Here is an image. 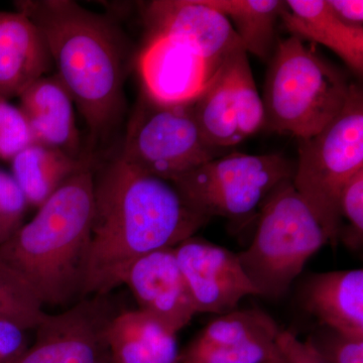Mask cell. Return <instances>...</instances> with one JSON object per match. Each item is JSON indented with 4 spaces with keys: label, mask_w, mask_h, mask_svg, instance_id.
<instances>
[{
    "label": "cell",
    "mask_w": 363,
    "mask_h": 363,
    "mask_svg": "<svg viewBox=\"0 0 363 363\" xmlns=\"http://www.w3.org/2000/svg\"><path fill=\"white\" fill-rule=\"evenodd\" d=\"M172 182L119 157L94 177V212L82 297L109 295L136 259L177 247L209 222Z\"/></svg>",
    "instance_id": "6da1fadb"
},
{
    "label": "cell",
    "mask_w": 363,
    "mask_h": 363,
    "mask_svg": "<svg viewBox=\"0 0 363 363\" xmlns=\"http://www.w3.org/2000/svg\"><path fill=\"white\" fill-rule=\"evenodd\" d=\"M14 6L40 28L57 77L91 133L106 135L124 105L126 47L116 25L71 0H20Z\"/></svg>",
    "instance_id": "7a4b0ae2"
},
{
    "label": "cell",
    "mask_w": 363,
    "mask_h": 363,
    "mask_svg": "<svg viewBox=\"0 0 363 363\" xmlns=\"http://www.w3.org/2000/svg\"><path fill=\"white\" fill-rule=\"evenodd\" d=\"M92 160L82 164L0 245V264L13 269L43 306H62L82 296L94 212Z\"/></svg>",
    "instance_id": "3957f363"
},
{
    "label": "cell",
    "mask_w": 363,
    "mask_h": 363,
    "mask_svg": "<svg viewBox=\"0 0 363 363\" xmlns=\"http://www.w3.org/2000/svg\"><path fill=\"white\" fill-rule=\"evenodd\" d=\"M352 83L329 62L291 35L278 40L262 98L272 133L305 140L321 133L342 111Z\"/></svg>",
    "instance_id": "277c9868"
},
{
    "label": "cell",
    "mask_w": 363,
    "mask_h": 363,
    "mask_svg": "<svg viewBox=\"0 0 363 363\" xmlns=\"http://www.w3.org/2000/svg\"><path fill=\"white\" fill-rule=\"evenodd\" d=\"M329 243L307 203L284 182L262 205L252 245L238 253L241 267L260 297H283L308 260Z\"/></svg>",
    "instance_id": "5b68a950"
},
{
    "label": "cell",
    "mask_w": 363,
    "mask_h": 363,
    "mask_svg": "<svg viewBox=\"0 0 363 363\" xmlns=\"http://www.w3.org/2000/svg\"><path fill=\"white\" fill-rule=\"evenodd\" d=\"M363 169V94L352 83L342 111L321 133L298 143L294 188L316 215L329 245L339 241V197Z\"/></svg>",
    "instance_id": "8992f818"
},
{
    "label": "cell",
    "mask_w": 363,
    "mask_h": 363,
    "mask_svg": "<svg viewBox=\"0 0 363 363\" xmlns=\"http://www.w3.org/2000/svg\"><path fill=\"white\" fill-rule=\"evenodd\" d=\"M295 167L281 154L229 152L203 162L172 183L202 216L247 221L259 213L281 184L292 180Z\"/></svg>",
    "instance_id": "52a82bcc"
},
{
    "label": "cell",
    "mask_w": 363,
    "mask_h": 363,
    "mask_svg": "<svg viewBox=\"0 0 363 363\" xmlns=\"http://www.w3.org/2000/svg\"><path fill=\"white\" fill-rule=\"evenodd\" d=\"M229 152L212 147L203 138L194 102L160 104L143 93L128 123L118 157L130 166L172 182Z\"/></svg>",
    "instance_id": "ba28073f"
},
{
    "label": "cell",
    "mask_w": 363,
    "mask_h": 363,
    "mask_svg": "<svg viewBox=\"0 0 363 363\" xmlns=\"http://www.w3.org/2000/svg\"><path fill=\"white\" fill-rule=\"evenodd\" d=\"M194 112L203 138L217 149L230 150L264 128V102L245 49L222 64Z\"/></svg>",
    "instance_id": "9c48e42d"
},
{
    "label": "cell",
    "mask_w": 363,
    "mask_h": 363,
    "mask_svg": "<svg viewBox=\"0 0 363 363\" xmlns=\"http://www.w3.org/2000/svg\"><path fill=\"white\" fill-rule=\"evenodd\" d=\"M108 296L86 297L65 312L45 315L35 342L16 363H111L107 331L118 311Z\"/></svg>",
    "instance_id": "30bf717a"
},
{
    "label": "cell",
    "mask_w": 363,
    "mask_h": 363,
    "mask_svg": "<svg viewBox=\"0 0 363 363\" xmlns=\"http://www.w3.org/2000/svg\"><path fill=\"white\" fill-rule=\"evenodd\" d=\"M174 250L197 313L226 314L236 310L243 298L259 296L238 253L195 235Z\"/></svg>",
    "instance_id": "8fae6325"
},
{
    "label": "cell",
    "mask_w": 363,
    "mask_h": 363,
    "mask_svg": "<svg viewBox=\"0 0 363 363\" xmlns=\"http://www.w3.org/2000/svg\"><path fill=\"white\" fill-rule=\"evenodd\" d=\"M281 329L259 309L219 315L180 352L179 363H264L278 351Z\"/></svg>",
    "instance_id": "7c38bea8"
},
{
    "label": "cell",
    "mask_w": 363,
    "mask_h": 363,
    "mask_svg": "<svg viewBox=\"0 0 363 363\" xmlns=\"http://www.w3.org/2000/svg\"><path fill=\"white\" fill-rule=\"evenodd\" d=\"M150 35H164L188 45L215 65L243 49L226 16L202 0H154L143 6Z\"/></svg>",
    "instance_id": "4fadbf2b"
},
{
    "label": "cell",
    "mask_w": 363,
    "mask_h": 363,
    "mask_svg": "<svg viewBox=\"0 0 363 363\" xmlns=\"http://www.w3.org/2000/svg\"><path fill=\"white\" fill-rule=\"evenodd\" d=\"M221 66L164 35H150L138 57L143 93L164 104L194 102Z\"/></svg>",
    "instance_id": "5bb4252c"
},
{
    "label": "cell",
    "mask_w": 363,
    "mask_h": 363,
    "mask_svg": "<svg viewBox=\"0 0 363 363\" xmlns=\"http://www.w3.org/2000/svg\"><path fill=\"white\" fill-rule=\"evenodd\" d=\"M123 285L133 293L138 310L175 333L185 328L197 314L174 247L136 259L126 272Z\"/></svg>",
    "instance_id": "9a60e30c"
},
{
    "label": "cell",
    "mask_w": 363,
    "mask_h": 363,
    "mask_svg": "<svg viewBox=\"0 0 363 363\" xmlns=\"http://www.w3.org/2000/svg\"><path fill=\"white\" fill-rule=\"evenodd\" d=\"M52 65L40 28L21 11H0V96L20 97Z\"/></svg>",
    "instance_id": "2e32d148"
},
{
    "label": "cell",
    "mask_w": 363,
    "mask_h": 363,
    "mask_svg": "<svg viewBox=\"0 0 363 363\" xmlns=\"http://www.w3.org/2000/svg\"><path fill=\"white\" fill-rule=\"evenodd\" d=\"M304 305L322 326L363 339V269L314 274L305 286Z\"/></svg>",
    "instance_id": "e0dca14e"
},
{
    "label": "cell",
    "mask_w": 363,
    "mask_h": 363,
    "mask_svg": "<svg viewBox=\"0 0 363 363\" xmlns=\"http://www.w3.org/2000/svg\"><path fill=\"white\" fill-rule=\"evenodd\" d=\"M20 99L35 142L80 157L74 101L57 75L38 79L21 93Z\"/></svg>",
    "instance_id": "ac0fdd59"
},
{
    "label": "cell",
    "mask_w": 363,
    "mask_h": 363,
    "mask_svg": "<svg viewBox=\"0 0 363 363\" xmlns=\"http://www.w3.org/2000/svg\"><path fill=\"white\" fill-rule=\"evenodd\" d=\"M281 21L291 35L325 45L362 75L363 28L345 25L326 0H286Z\"/></svg>",
    "instance_id": "d6986e66"
},
{
    "label": "cell",
    "mask_w": 363,
    "mask_h": 363,
    "mask_svg": "<svg viewBox=\"0 0 363 363\" xmlns=\"http://www.w3.org/2000/svg\"><path fill=\"white\" fill-rule=\"evenodd\" d=\"M111 363H179L177 333L154 317L136 311L118 312L107 331Z\"/></svg>",
    "instance_id": "ffe728a7"
},
{
    "label": "cell",
    "mask_w": 363,
    "mask_h": 363,
    "mask_svg": "<svg viewBox=\"0 0 363 363\" xmlns=\"http://www.w3.org/2000/svg\"><path fill=\"white\" fill-rule=\"evenodd\" d=\"M83 159L38 143L20 152L11 161V168L28 206L39 209L75 174Z\"/></svg>",
    "instance_id": "44dd1931"
},
{
    "label": "cell",
    "mask_w": 363,
    "mask_h": 363,
    "mask_svg": "<svg viewBox=\"0 0 363 363\" xmlns=\"http://www.w3.org/2000/svg\"><path fill=\"white\" fill-rule=\"evenodd\" d=\"M226 16L245 52L269 61L276 49V28L285 1L279 0H202Z\"/></svg>",
    "instance_id": "7402d4cb"
},
{
    "label": "cell",
    "mask_w": 363,
    "mask_h": 363,
    "mask_svg": "<svg viewBox=\"0 0 363 363\" xmlns=\"http://www.w3.org/2000/svg\"><path fill=\"white\" fill-rule=\"evenodd\" d=\"M39 298L13 269L0 264V320L35 330L45 319Z\"/></svg>",
    "instance_id": "603a6c76"
},
{
    "label": "cell",
    "mask_w": 363,
    "mask_h": 363,
    "mask_svg": "<svg viewBox=\"0 0 363 363\" xmlns=\"http://www.w3.org/2000/svg\"><path fill=\"white\" fill-rule=\"evenodd\" d=\"M339 240L351 250H359L363 241V169L343 188L339 197Z\"/></svg>",
    "instance_id": "cb8c5ba5"
},
{
    "label": "cell",
    "mask_w": 363,
    "mask_h": 363,
    "mask_svg": "<svg viewBox=\"0 0 363 363\" xmlns=\"http://www.w3.org/2000/svg\"><path fill=\"white\" fill-rule=\"evenodd\" d=\"M35 135L21 107L0 96V160L13 161L35 143Z\"/></svg>",
    "instance_id": "d4e9b609"
},
{
    "label": "cell",
    "mask_w": 363,
    "mask_h": 363,
    "mask_svg": "<svg viewBox=\"0 0 363 363\" xmlns=\"http://www.w3.org/2000/svg\"><path fill=\"white\" fill-rule=\"evenodd\" d=\"M307 341L324 363H363L362 338L350 337L324 327L323 331Z\"/></svg>",
    "instance_id": "484cf974"
},
{
    "label": "cell",
    "mask_w": 363,
    "mask_h": 363,
    "mask_svg": "<svg viewBox=\"0 0 363 363\" xmlns=\"http://www.w3.org/2000/svg\"><path fill=\"white\" fill-rule=\"evenodd\" d=\"M28 203L13 174L0 169V218L16 227L23 225Z\"/></svg>",
    "instance_id": "4316f807"
},
{
    "label": "cell",
    "mask_w": 363,
    "mask_h": 363,
    "mask_svg": "<svg viewBox=\"0 0 363 363\" xmlns=\"http://www.w3.org/2000/svg\"><path fill=\"white\" fill-rule=\"evenodd\" d=\"M30 347L26 331L0 320V363H16Z\"/></svg>",
    "instance_id": "83f0119b"
},
{
    "label": "cell",
    "mask_w": 363,
    "mask_h": 363,
    "mask_svg": "<svg viewBox=\"0 0 363 363\" xmlns=\"http://www.w3.org/2000/svg\"><path fill=\"white\" fill-rule=\"evenodd\" d=\"M277 346L286 363H324L311 344L303 342L292 332L281 330Z\"/></svg>",
    "instance_id": "f1b7e54d"
},
{
    "label": "cell",
    "mask_w": 363,
    "mask_h": 363,
    "mask_svg": "<svg viewBox=\"0 0 363 363\" xmlns=\"http://www.w3.org/2000/svg\"><path fill=\"white\" fill-rule=\"evenodd\" d=\"M331 11L345 25L363 28L362 0H326Z\"/></svg>",
    "instance_id": "f546056e"
},
{
    "label": "cell",
    "mask_w": 363,
    "mask_h": 363,
    "mask_svg": "<svg viewBox=\"0 0 363 363\" xmlns=\"http://www.w3.org/2000/svg\"><path fill=\"white\" fill-rule=\"evenodd\" d=\"M20 227L11 225L0 218V245L6 242Z\"/></svg>",
    "instance_id": "4dcf8cb0"
},
{
    "label": "cell",
    "mask_w": 363,
    "mask_h": 363,
    "mask_svg": "<svg viewBox=\"0 0 363 363\" xmlns=\"http://www.w3.org/2000/svg\"><path fill=\"white\" fill-rule=\"evenodd\" d=\"M278 347V346H277ZM264 363H286L285 360H284L283 357H281V353H279V351H277L276 353H274V355L271 358H269V360H267L266 362Z\"/></svg>",
    "instance_id": "1f68e13d"
}]
</instances>
